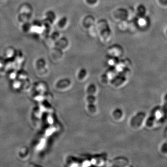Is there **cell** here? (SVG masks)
Masks as SVG:
<instances>
[{
    "label": "cell",
    "instance_id": "cell-1",
    "mask_svg": "<svg viewBox=\"0 0 167 167\" xmlns=\"http://www.w3.org/2000/svg\"><path fill=\"white\" fill-rule=\"evenodd\" d=\"M35 69L36 74L40 77H46L48 74L46 63L43 59H39L35 62Z\"/></svg>",
    "mask_w": 167,
    "mask_h": 167
},
{
    "label": "cell",
    "instance_id": "cell-2",
    "mask_svg": "<svg viewBox=\"0 0 167 167\" xmlns=\"http://www.w3.org/2000/svg\"><path fill=\"white\" fill-rule=\"evenodd\" d=\"M17 156L20 160L23 161H28L31 157V152L28 147L23 146L18 149Z\"/></svg>",
    "mask_w": 167,
    "mask_h": 167
},
{
    "label": "cell",
    "instance_id": "cell-3",
    "mask_svg": "<svg viewBox=\"0 0 167 167\" xmlns=\"http://www.w3.org/2000/svg\"><path fill=\"white\" fill-rule=\"evenodd\" d=\"M70 82L66 79H60L55 83L54 85V87L56 90L60 92H62L67 90L70 87Z\"/></svg>",
    "mask_w": 167,
    "mask_h": 167
},
{
    "label": "cell",
    "instance_id": "cell-4",
    "mask_svg": "<svg viewBox=\"0 0 167 167\" xmlns=\"http://www.w3.org/2000/svg\"><path fill=\"white\" fill-rule=\"evenodd\" d=\"M160 106H157L155 107L153 109L150 114V116L148 118V120L146 121V125L149 127H151L152 126L154 123L155 119H156V115L157 111L160 109Z\"/></svg>",
    "mask_w": 167,
    "mask_h": 167
},
{
    "label": "cell",
    "instance_id": "cell-5",
    "mask_svg": "<svg viewBox=\"0 0 167 167\" xmlns=\"http://www.w3.org/2000/svg\"><path fill=\"white\" fill-rule=\"evenodd\" d=\"M19 14L32 15L33 8L29 4H23L18 9Z\"/></svg>",
    "mask_w": 167,
    "mask_h": 167
},
{
    "label": "cell",
    "instance_id": "cell-6",
    "mask_svg": "<svg viewBox=\"0 0 167 167\" xmlns=\"http://www.w3.org/2000/svg\"><path fill=\"white\" fill-rule=\"evenodd\" d=\"M31 15H32L19 14L18 17V22L22 25L29 22L31 18Z\"/></svg>",
    "mask_w": 167,
    "mask_h": 167
},
{
    "label": "cell",
    "instance_id": "cell-7",
    "mask_svg": "<svg viewBox=\"0 0 167 167\" xmlns=\"http://www.w3.org/2000/svg\"><path fill=\"white\" fill-rule=\"evenodd\" d=\"M12 88L15 91H19L22 89V81L20 80L19 79H15L12 81L11 85Z\"/></svg>",
    "mask_w": 167,
    "mask_h": 167
},
{
    "label": "cell",
    "instance_id": "cell-8",
    "mask_svg": "<svg viewBox=\"0 0 167 167\" xmlns=\"http://www.w3.org/2000/svg\"><path fill=\"white\" fill-rule=\"evenodd\" d=\"M5 56L7 59L12 58L15 55V52L13 48H7L4 53Z\"/></svg>",
    "mask_w": 167,
    "mask_h": 167
},
{
    "label": "cell",
    "instance_id": "cell-9",
    "mask_svg": "<svg viewBox=\"0 0 167 167\" xmlns=\"http://www.w3.org/2000/svg\"><path fill=\"white\" fill-rule=\"evenodd\" d=\"M162 112L163 116L161 117V119L163 121L166 119L167 117V94L164 97V103L162 108Z\"/></svg>",
    "mask_w": 167,
    "mask_h": 167
},
{
    "label": "cell",
    "instance_id": "cell-10",
    "mask_svg": "<svg viewBox=\"0 0 167 167\" xmlns=\"http://www.w3.org/2000/svg\"><path fill=\"white\" fill-rule=\"evenodd\" d=\"M46 19L48 21V22L53 23L55 18V15L54 13L52 11H49L46 14Z\"/></svg>",
    "mask_w": 167,
    "mask_h": 167
},
{
    "label": "cell",
    "instance_id": "cell-11",
    "mask_svg": "<svg viewBox=\"0 0 167 167\" xmlns=\"http://www.w3.org/2000/svg\"><path fill=\"white\" fill-rule=\"evenodd\" d=\"M137 10H138V14L141 17H142L145 15L146 9L145 7L143 5H140L138 7Z\"/></svg>",
    "mask_w": 167,
    "mask_h": 167
},
{
    "label": "cell",
    "instance_id": "cell-12",
    "mask_svg": "<svg viewBox=\"0 0 167 167\" xmlns=\"http://www.w3.org/2000/svg\"><path fill=\"white\" fill-rule=\"evenodd\" d=\"M27 77H28V75L27 74V72H20V74L18 73V75H17V78H18V79H19L20 80H22V81H24L26 79H28Z\"/></svg>",
    "mask_w": 167,
    "mask_h": 167
},
{
    "label": "cell",
    "instance_id": "cell-13",
    "mask_svg": "<svg viewBox=\"0 0 167 167\" xmlns=\"http://www.w3.org/2000/svg\"><path fill=\"white\" fill-rule=\"evenodd\" d=\"M18 74L14 70H11V71L8 74V78L9 79L12 80L16 79L17 78Z\"/></svg>",
    "mask_w": 167,
    "mask_h": 167
},
{
    "label": "cell",
    "instance_id": "cell-14",
    "mask_svg": "<svg viewBox=\"0 0 167 167\" xmlns=\"http://www.w3.org/2000/svg\"><path fill=\"white\" fill-rule=\"evenodd\" d=\"M67 21V19L66 17H62L58 22V26H59V27H64L65 25H66Z\"/></svg>",
    "mask_w": 167,
    "mask_h": 167
},
{
    "label": "cell",
    "instance_id": "cell-15",
    "mask_svg": "<svg viewBox=\"0 0 167 167\" xmlns=\"http://www.w3.org/2000/svg\"><path fill=\"white\" fill-rule=\"evenodd\" d=\"M161 151L163 153H167V141L166 142L163 144L161 147Z\"/></svg>",
    "mask_w": 167,
    "mask_h": 167
},
{
    "label": "cell",
    "instance_id": "cell-16",
    "mask_svg": "<svg viewBox=\"0 0 167 167\" xmlns=\"http://www.w3.org/2000/svg\"><path fill=\"white\" fill-rule=\"evenodd\" d=\"M5 64L4 62L2 59H0V71L2 72V69H4Z\"/></svg>",
    "mask_w": 167,
    "mask_h": 167
},
{
    "label": "cell",
    "instance_id": "cell-17",
    "mask_svg": "<svg viewBox=\"0 0 167 167\" xmlns=\"http://www.w3.org/2000/svg\"><path fill=\"white\" fill-rule=\"evenodd\" d=\"M159 1L161 4L167 5V0H159Z\"/></svg>",
    "mask_w": 167,
    "mask_h": 167
},
{
    "label": "cell",
    "instance_id": "cell-18",
    "mask_svg": "<svg viewBox=\"0 0 167 167\" xmlns=\"http://www.w3.org/2000/svg\"><path fill=\"white\" fill-rule=\"evenodd\" d=\"M5 0H0V2H3Z\"/></svg>",
    "mask_w": 167,
    "mask_h": 167
},
{
    "label": "cell",
    "instance_id": "cell-19",
    "mask_svg": "<svg viewBox=\"0 0 167 167\" xmlns=\"http://www.w3.org/2000/svg\"></svg>",
    "mask_w": 167,
    "mask_h": 167
}]
</instances>
